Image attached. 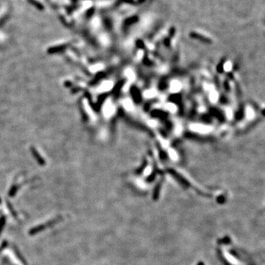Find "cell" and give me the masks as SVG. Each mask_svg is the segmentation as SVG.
I'll return each instance as SVG.
<instances>
[{
    "instance_id": "cell-1",
    "label": "cell",
    "mask_w": 265,
    "mask_h": 265,
    "mask_svg": "<svg viewBox=\"0 0 265 265\" xmlns=\"http://www.w3.org/2000/svg\"><path fill=\"white\" fill-rule=\"evenodd\" d=\"M30 2L32 4H33V5H36V6H38V7H39L40 9H41V8H42V5H41V4H39V3H38V2H36L35 0H30Z\"/></svg>"
}]
</instances>
